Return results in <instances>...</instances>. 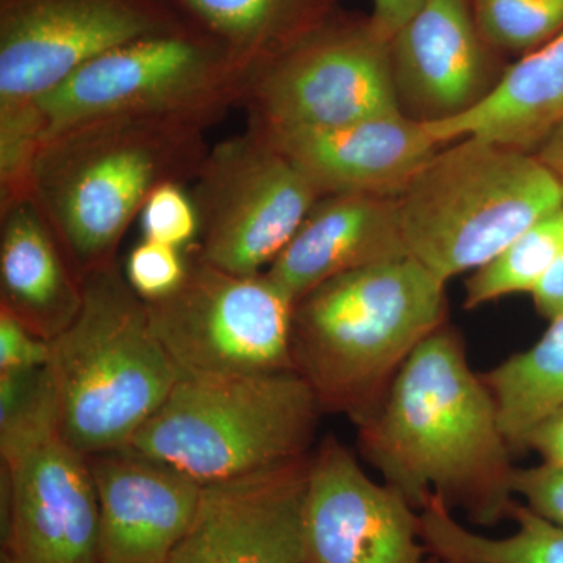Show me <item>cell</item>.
I'll return each mask as SVG.
<instances>
[{
    "instance_id": "obj_16",
    "label": "cell",
    "mask_w": 563,
    "mask_h": 563,
    "mask_svg": "<svg viewBox=\"0 0 563 563\" xmlns=\"http://www.w3.org/2000/svg\"><path fill=\"white\" fill-rule=\"evenodd\" d=\"M87 459L101 509V563H168L202 484L131 448Z\"/></svg>"
},
{
    "instance_id": "obj_17",
    "label": "cell",
    "mask_w": 563,
    "mask_h": 563,
    "mask_svg": "<svg viewBox=\"0 0 563 563\" xmlns=\"http://www.w3.org/2000/svg\"><path fill=\"white\" fill-rule=\"evenodd\" d=\"M262 131L312 180L321 196L399 199L442 146L421 121L402 111L342 128Z\"/></svg>"
},
{
    "instance_id": "obj_25",
    "label": "cell",
    "mask_w": 563,
    "mask_h": 563,
    "mask_svg": "<svg viewBox=\"0 0 563 563\" xmlns=\"http://www.w3.org/2000/svg\"><path fill=\"white\" fill-rule=\"evenodd\" d=\"M473 13L493 51L529 54L563 31V0H473Z\"/></svg>"
},
{
    "instance_id": "obj_20",
    "label": "cell",
    "mask_w": 563,
    "mask_h": 563,
    "mask_svg": "<svg viewBox=\"0 0 563 563\" xmlns=\"http://www.w3.org/2000/svg\"><path fill=\"white\" fill-rule=\"evenodd\" d=\"M562 121L563 31L504 70L472 109L422 124L440 144L474 136L533 154Z\"/></svg>"
},
{
    "instance_id": "obj_35",
    "label": "cell",
    "mask_w": 563,
    "mask_h": 563,
    "mask_svg": "<svg viewBox=\"0 0 563 563\" xmlns=\"http://www.w3.org/2000/svg\"><path fill=\"white\" fill-rule=\"evenodd\" d=\"M0 563H11L9 555H7L5 553H0Z\"/></svg>"
},
{
    "instance_id": "obj_31",
    "label": "cell",
    "mask_w": 563,
    "mask_h": 563,
    "mask_svg": "<svg viewBox=\"0 0 563 563\" xmlns=\"http://www.w3.org/2000/svg\"><path fill=\"white\" fill-rule=\"evenodd\" d=\"M533 306L544 320L563 318V251L531 291Z\"/></svg>"
},
{
    "instance_id": "obj_26",
    "label": "cell",
    "mask_w": 563,
    "mask_h": 563,
    "mask_svg": "<svg viewBox=\"0 0 563 563\" xmlns=\"http://www.w3.org/2000/svg\"><path fill=\"white\" fill-rule=\"evenodd\" d=\"M140 221L143 239L185 252L198 243V211L185 185L169 181L155 188L144 202Z\"/></svg>"
},
{
    "instance_id": "obj_7",
    "label": "cell",
    "mask_w": 563,
    "mask_h": 563,
    "mask_svg": "<svg viewBox=\"0 0 563 563\" xmlns=\"http://www.w3.org/2000/svg\"><path fill=\"white\" fill-rule=\"evenodd\" d=\"M190 24L172 0H0V192L27 190L41 98L106 52Z\"/></svg>"
},
{
    "instance_id": "obj_2",
    "label": "cell",
    "mask_w": 563,
    "mask_h": 563,
    "mask_svg": "<svg viewBox=\"0 0 563 563\" xmlns=\"http://www.w3.org/2000/svg\"><path fill=\"white\" fill-rule=\"evenodd\" d=\"M209 128L188 118H103L41 141L31 198L81 280L118 263V247L155 188L192 184L210 151Z\"/></svg>"
},
{
    "instance_id": "obj_21",
    "label": "cell",
    "mask_w": 563,
    "mask_h": 563,
    "mask_svg": "<svg viewBox=\"0 0 563 563\" xmlns=\"http://www.w3.org/2000/svg\"><path fill=\"white\" fill-rule=\"evenodd\" d=\"M252 76L339 13L340 0H172Z\"/></svg>"
},
{
    "instance_id": "obj_13",
    "label": "cell",
    "mask_w": 563,
    "mask_h": 563,
    "mask_svg": "<svg viewBox=\"0 0 563 563\" xmlns=\"http://www.w3.org/2000/svg\"><path fill=\"white\" fill-rule=\"evenodd\" d=\"M306 553L309 563H426L420 512L402 493L377 484L329 433L310 459Z\"/></svg>"
},
{
    "instance_id": "obj_29",
    "label": "cell",
    "mask_w": 563,
    "mask_h": 563,
    "mask_svg": "<svg viewBox=\"0 0 563 563\" xmlns=\"http://www.w3.org/2000/svg\"><path fill=\"white\" fill-rule=\"evenodd\" d=\"M49 361L51 342L0 309V373L44 368Z\"/></svg>"
},
{
    "instance_id": "obj_19",
    "label": "cell",
    "mask_w": 563,
    "mask_h": 563,
    "mask_svg": "<svg viewBox=\"0 0 563 563\" xmlns=\"http://www.w3.org/2000/svg\"><path fill=\"white\" fill-rule=\"evenodd\" d=\"M81 302L84 280L32 198L0 209V309L52 342Z\"/></svg>"
},
{
    "instance_id": "obj_33",
    "label": "cell",
    "mask_w": 563,
    "mask_h": 563,
    "mask_svg": "<svg viewBox=\"0 0 563 563\" xmlns=\"http://www.w3.org/2000/svg\"><path fill=\"white\" fill-rule=\"evenodd\" d=\"M533 154L543 163L544 168L553 174L563 195V121L547 136V140Z\"/></svg>"
},
{
    "instance_id": "obj_24",
    "label": "cell",
    "mask_w": 563,
    "mask_h": 563,
    "mask_svg": "<svg viewBox=\"0 0 563 563\" xmlns=\"http://www.w3.org/2000/svg\"><path fill=\"white\" fill-rule=\"evenodd\" d=\"M563 251V206L537 221L465 280V309L531 292Z\"/></svg>"
},
{
    "instance_id": "obj_14",
    "label": "cell",
    "mask_w": 563,
    "mask_h": 563,
    "mask_svg": "<svg viewBox=\"0 0 563 563\" xmlns=\"http://www.w3.org/2000/svg\"><path fill=\"white\" fill-rule=\"evenodd\" d=\"M310 459L202 485L195 518L168 563H309Z\"/></svg>"
},
{
    "instance_id": "obj_27",
    "label": "cell",
    "mask_w": 563,
    "mask_h": 563,
    "mask_svg": "<svg viewBox=\"0 0 563 563\" xmlns=\"http://www.w3.org/2000/svg\"><path fill=\"white\" fill-rule=\"evenodd\" d=\"M188 272L187 252L143 239L129 254L124 276L143 301L166 298L180 287Z\"/></svg>"
},
{
    "instance_id": "obj_15",
    "label": "cell",
    "mask_w": 563,
    "mask_h": 563,
    "mask_svg": "<svg viewBox=\"0 0 563 563\" xmlns=\"http://www.w3.org/2000/svg\"><path fill=\"white\" fill-rule=\"evenodd\" d=\"M492 47L473 0H424L390 40L393 79L413 120L435 122L472 109L492 90Z\"/></svg>"
},
{
    "instance_id": "obj_6",
    "label": "cell",
    "mask_w": 563,
    "mask_h": 563,
    "mask_svg": "<svg viewBox=\"0 0 563 563\" xmlns=\"http://www.w3.org/2000/svg\"><path fill=\"white\" fill-rule=\"evenodd\" d=\"M321 413L295 369L180 377L125 448L199 484L221 483L309 455Z\"/></svg>"
},
{
    "instance_id": "obj_8",
    "label": "cell",
    "mask_w": 563,
    "mask_h": 563,
    "mask_svg": "<svg viewBox=\"0 0 563 563\" xmlns=\"http://www.w3.org/2000/svg\"><path fill=\"white\" fill-rule=\"evenodd\" d=\"M252 79L231 49L196 24L99 55L40 99L43 140L81 122L188 118L213 125L243 106ZM41 140V141H43Z\"/></svg>"
},
{
    "instance_id": "obj_32",
    "label": "cell",
    "mask_w": 563,
    "mask_h": 563,
    "mask_svg": "<svg viewBox=\"0 0 563 563\" xmlns=\"http://www.w3.org/2000/svg\"><path fill=\"white\" fill-rule=\"evenodd\" d=\"M424 0H373V14L369 16L374 27L385 38L391 40L399 29L413 16Z\"/></svg>"
},
{
    "instance_id": "obj_11",
    "label": "cell",
    "mask_w": 563,
    "mask_h": 563,
    "mask_svg": "<svg viewBox=\"0 0 563 563\" xmlns=\"http://www.w3.org/2000/svg\"><path fill=\"white\" fill-rule=\"evenodd\" d=\"M187 255L180 287L146 302L152 331L180 377L295 369L291 296L266 273L242 276Z\"/></svg>"
},
{
    "instance_id": "obj_12",
    "label": "cell",
    "mask_w": 563,
    "mask_h": 563,
    "mask_svg": "<svg viewBox=\"0 0 563 563\" xmlns=\"http://www.w3.org/2000/svg\"><path fill=\"white\" fill-rule=\"evenodd\" d=\"M242 107L265 131L342 128L399 113L390 40L369 18L339 11L258 69Z\"/></svg>"
},
{
    "instance_id": "obj_10",
    "label": "cell",
    "mask_w": 563,
    "mask_h": 563,
    "mask_svg": "<svg viewBox=\"0 0 563 563\" xmlns=\"http://www.w3.org/2000/svg\"><path fill=\"white\" fill-rule=\"evenodd\" d=\"M190 192L199 218V261L242 276L266 272L321 192L262 129L210 147Z\"/></svg>"
},
{
    "instance_id": "obj_5",
    "label": "cell",
    "mask_w": 563,
    "mask_h": 563,
    "mask_svg": "<svg viewBox=\"0 0 563 563\" xmlns=\"http://www.w3.org/2000/svg\"><path fill=\"white\" fill-rule=\"evenodd\" d=\"M398 202L410 257L448 282L561 209L563 195L532 152L466 136L437 152Z\"/></svg>"
},
{
    "instance_id": "obj_34",
    "label": "cell",
    "mask_w": 563,
    "mask_h": 563,
    "mask_svg": "<svg viewBox=\"0 0 563 563\" xmlns=\"http://www.w3.org/2000/svg\"><path fill=\"white\" fill-rule=\"evenodd\" d=\"M426 563H448L442 561V559L435 558V555H429L428 561Z\"/></svg>"
},
{
    "instance_id": "obj_4",
    "label": "cell",
    "mask_w": 563,
    "mask_h": 563,
    "mask_svg": "<svg viewBox=\"0 0 563 563\" xmlns=\"http://www.w3.org/2000/svg\"><path fill=\"white\" fill-rule=\"evenodd\" d=\"M55 418L81 454L128 446L179 383L120 263L88 274L76 320L51 342Z\"/></svg>"
},
{
    "instance_id": "obj_28",
    "label": "cell",
    "mask_w": 563,
    "mask_h": 563,
    "mask_svg": "<svg viewBox=\"0 0 563 563\" xmlns=\"http://www.w3.org/2000/svg\"><path fill=\"white\" fill-rule=\"evenodd\" d=\"M514 493L540 517L563 528V468L542 463L531 468H515Z\"/></svg>"
},
{
    "instance_id": "obj_22",
    "label": "cell",
    "mask_w": 563,
    "mask_h": 563,
    "mask_svg": "<svg viewBox=\"0 0 563 563\" xmlns=\"http://www.w3.org/2000/svg\"><path fill=\"white\" fill-rule=\"evenodd\" d=\"M517 531L485 537L463 528L442 499L432 496L420 510V533L429 555L448 563H563L562 526L515 504Z\"/></svg>"
},
{
    "instance_id": "obj_3",
    "label": "cell",
    "mask_w": 563,
    "mask_h": 563,
    "mask_svg": "<svg viewBox=\"0 0 563 563\" xmlns=\"http://www.w3.org/2000/svg\"><path fill=\"white\" fill-rule=\"evenodd\" d=\"M446 282L412 257L322 282L295 302L291 358L322 413L372 417L404 362L446 324Z\"/></svg>"
},
{
    "instance_id": "obj_1",
    "label": "cell",
    "mask_w": 563,
    "mask_h": 563,
    "mask_svg": "<svg viewBox=\"0 0 563 563\" xmlns=\"http://www.w3.org/2000/svg\"><path fill=\"white\" fill-rule=\"evenodd\" d=\"M355 428L363 459L418 512L437 496L485 528L512 515V448L490 388L448 322L404 362L379 409Z\"/></svg>"
},
{
    "instance_id": "obj_18",
    "label": "cell",
    "mask_w": 563,
    "mask_h": 563,
    "mask_svg": "<svg viewBox=\"0 0 563 563\" xmlns=\"http://www.w3.org/2000/svg\"><path fill=\"white\" fill-rule=\"evenodd\" d=\"M407 257L398 199L328 195L265 273L296 302L340 274Z\"/></svg>"
},
{
    "instance_id": "obj_9",
    "label": "cell",
    "mask_w": 563,
    "mask_h": 563,
    "mask_svg": "<svg viewBox=\"0 0 563 563\" xmlns=\"http://www.w3.org/2000/svg\"><path fill=\"white\" fill-rule=\"evenodd\" d=\"M2 553L11 563H101V509L87 455L57 428L54 390L0 426Z\"/></svg>"
},
{
    "instance_id": "obj_30",
    "label": "cell",
    "mask_w": 563,
    "mask_h": 563,
    "mask_svg": "<svg viewBox=\"0 0 563 563\" xmlns=\"http://www.w3.org/2000/svg\"><path fill=\"white\" fill-rule=\"evenodd\" d=\"M523 451H536L543 463L563 468V404L528 432Z\"/></svg>"
},
{
    "instance_id": "obj_23",
    "label": "cell",
    "mask_w": 563,
    "mask_h": 563,
    "mask_svg": "<svg viewBox=\"0 0 563 563\" xmlns=\"http://www.w3.org/2000/svg\"><path fill=\"white\" fill-rule=\"evenodd\" d=\"M481 376L498 406L507 442L514 454L521 453L533 426L563 404V318L550 322L532 347Z\"/></svg>"
}]
</instances>
